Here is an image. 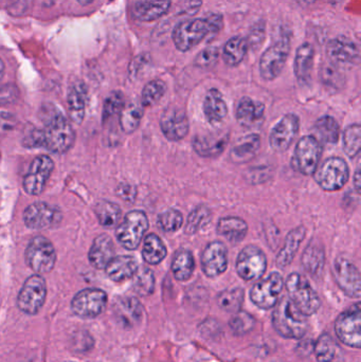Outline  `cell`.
Segmentation results:
<instances>
[{
	"instance_id": "cell-1",
	"label": "cell",
	"mask_w": 361,
	"mask_h": 362,
	"mask_svg": "<svg viewBox=\"0 0 361 362\" xmlns=\"http://www.w3.org/2000/svg\"><path fill=\"white\" fill-rule=\"evenodd\" d=\"M50 112L44 115V129H35L23 138L28 148H45L53 154L61 155L71 150L76 133L68 119L61 112L49 106Z\"/></svg>"
},
{
	"instance_id": "cell-2",
	"label": "cell",
	"mask_w": 361,
	"mask_h": 362,
	"mask_svg": "<svg viewBox=\"0 0 361 362\" xmlns=\"http://www.w3.org/2000/svg\"><path fill=\"white\" fill-rule=\"evenodd\" d=\"M276 331L288 339H300L309 329L307 316L303 315L290 298H282L273 314Z\"/></svg>"
},
{
	"instance_id": "cell-3",
	"label": "cell",
	"mask_w": 361,
	"mask_h": 362,
	"mask_svg": "<svg viewBox=\"0 0 361 362\" xmlns=\"http://www.w3.org/2000/svg\"><path fill=\"white\" fill-rule=\"evenodd\" d=\"M288 298L305 316L317 313L321 305L319 296L307 278L299 272H292L285 283Z\"/></svg>"
},
{
	"instance_id": "cell-4",
	"label": "cell",
	"mask_w": 361,
	"mask_h": 362,
	"mask_svg": "<svg viewBox=\"0 0 361 362\" xmlns=\"http://www.w3.org/2000/svg\"><path fill=\"white\" fill-rule=\"evenodd\" d=\"M148 228L150 221L144 211H129L117 227V240L126 250H136L143 240Z\"/></svg>"
},
{
	"instance_id": "cell-5",
	"label": "cell",
	"mask_w": 361,
	"mask_h": 362,
	"mask_svg": "<svg viewBox=\"0 0 361 362\" xmlns=\"http://www.w3.org/2000/svg\"><path fill=\"white\" fill-rule=\"evenodd\" d=\"M25 262L36 274H49L57 263V251L52 243L38 235L32 238L25 248Z\"/></svg>"
},
{
	"instance_id": "cell-6",
	"label": "cell",
	"mask_w": 361,
	"mask_h": 362,
	"mask_svg": "<svg viewBox=\"0 0 361 362\" xmlns=\"http://www.w3.org/2000/svg\"><path fill=\"white\" fill-rule=\"evenodd\" d=\"M314 175L316 182L324 191H339L350 180V168L345 159L330 157L317 168Z\"/></svg>"
},
{
	"instance_id": "cell-7",
	"label": "cell",
	"mask_w": 361,
	"mask_h": 362,
	"mask_svg": "<svg viewBox=\"0 0 361 362\" xmlns=\"http://www.w3.org/2000/svg\"><path fill=\"white\" fill-rule=\"evenodd\" d=\"M322 156V146L315 136H304L295 148L292 165L297 172L305 176L315 174Z\"/></svg>"
},
{
	"instance_id": "cell-8",
	"label": "cell",
	"mask_w": 361,
	"mask_h": 362,
	"mask_svg": "<svg viewBox=\"0 0 361 362\" xmlns=\"http://www.w3.org/2000/svg\"><path fill=\"white\" fill-rule=\"evenodd\" d=\"M209 34H211V29L208 18L188 19L174 29V45L178 50L187 52L197 46Z\"/></svg>"
},
{
	"instance_id": "cell-9",
	"label": "cell",
	"mask_w": 361,
	"mask_h": 362,
	"mask_svg": "<svg viewBox=\"0 0 361 362\" xmlns=\"http://www.w3.org/2000/svg\"><path fill=\"white\" fill-rule=\"evenodd\" d=\"M290 42L288 37L273 42L263 53L259 64L260 74L265 81H273L282 74L290 55Z\"/></svg>"
},
{
	"instance_id": "cell-10",
	"label": "cell",
	"mask_w": 361,
	"mask_h": 362,
	"mask_svg": "<svg viewBox=\"0 0 361 362\" xmlns=\"http://www.w3.org/2000/svg\"><path fill=\"white\" fill-rule=\"evenodd\" d=\"M46 296V281L40 274H33L23 283L17 297V306L25 314H37L44 306Z\"/></svg>"
},
{
	"instance_id": "cell-11",
	"label": "cell",
	"mask_w": 361,
	"mask_h": 362,
	"mask_svg": "<svg viewBox=\"0 0 361 362\" xmlns=\"http://www.w3.org/2000/svg\"><path fill=\"white\" fill-rule=\"evenodd\" d=\"M237 272L243 280L254 281L262 278L267 269L264 251L256 245H247L237 255Z\"/></svg>"
},
{
	"instance_id": "cell-12",
	"label": "cell",
	"mask_w": 361,
	"mask_h": 362,
	"mask_svg": "<svg viewBox=\"0 0 361 362\" xmlns=\"http://www.w3.org/2000/svg\"><path fill=\"white\" fill-rule=\"evenodd\" d=\"M284 287V279L279 272H271L256 282L250 291V299L258 308L269 310L277 304Z\"/></svg>"
},
{
	"instance_id": "cell-13",
	"label": "cell",
	"mask_w": 361,
	"mask_h": 362,
	"mask_svg": "<svg viewBox=\"0 0 361 362\" xmlns=\"http://www.w3.org/2000/svg\"><path fill=\"white\" fill-rule=\"evenodd\" d=\"M107 300V295L102 289H83L72 299L71 310L81 318H95L105 310Z\"/></svg>"
},
{
	"instance_id": "cell-14",
	"label": "cell",
	"mask_w": 361,
	"mask_h": 362,
	"mask_svg": "<svg viewBox=\"0 0 361 362\" xmlns=\"http://www.w3.org/2000/svg\"><path fill=\"white\" fill-rule=\"evenodd\" d=\"M300 131V119L296 114H288L273 127L269 144L276 153H284L294 144Z\"/></svg>"
},
{
	"instance_id": "cell-15",
	"label": "cell",
	"mask_w": 361,
	"mask_h": 362,
	"mask_svg": "<svg viewBox=\"0 0 361 362\" xmlns=\"http://www.w3.org/2000/svg\"><path fill=\"white\" fill-rule=\"evenodd\" d=\"M360 314V304H355L343 312L335 323L337 337L352 348L358 349L361 346Z\"/></svg>"
},
{
	"instance_id": "cell-16",
	"label": "cell",
	"mask_w": 361,
	"mask_h": 362,
	"mask_svg": "<svg viewBox=\"0 0 361 362\" xmlns=\"http://www.w3.org/2000/svg\"><path fill=\"white\" fill-rule=\"evenodd\" d=\"M54 169V163L49 156L40 155L32 161L29 171L25 174L23 181V189L25 193L32 196H37L42 193L47 181L50 178Z\"/></svg>"
},
{
	"instance_id": "cell-17",
	"label": "cell",
	"mask_w": 361,
	"mask_h": 362,
	"mask_svg": "<svg viewBox=\"0 0 361 362\" xmlns=\"http://www.w3.org/2000/svg\"><path fill=\"white\" fill-rule=\"evenodd\" d=\"M333 274L339 288L348 297L355 298V299L360 297V272L355 264L345 257H337L333 266Z\"/></svg>"
},
{
	"instance_id": "cell-18",
	"label": "cell",
	"mask_w": 361,
	"mask_h": 362,
	"mask_svg": "<svg viewBox=\"0 0 361 362\" xmlns=\"http://www.w3.org/2000/svg\"><path fill=\"white\" fill-rule=\"evenodd\" d=\"M159 125L161 133L172 142L182 141L190 132L188 116L184 110L179 108H165L161 114Z\"/></svg>"
},
{
	"instance_id": "cell-19",
	"label": "cell",
	"mask_w": 361,
	"mask_h": 362,
	"mask_svg": "<svg viewBox=\"0 0 361 362\" xmlns=\"http://www.w3.org/2000/svg\"><path fill=\"white\" fill-rule=\"evenodd\" d=\"M228 249L220 240L209 243L201 255V265L208 278H216L228 268Z\"/></svg>"
},
{
	"instance_id": "cell-20",
	"label": "cell",
	"mask_w": 361,
	"mask_h": 362,
	"mask_svg": "<svg viewBox=\"0 0 361 362\" xmlns=\"http://www.w3.org/2000/svg\"><path fill=\"white\" fill-rule=\"evenodd\" d=\"M229 133L215 132L207 135H197L193 138L192 148L199 156L203 158L218 157L226 150L229 144Z\"/></svg>"
},
{
	"instance_id": "cell-21",
	"label": "cell",
	"mask_w": 361,
	"mask_h": 362,
	"mask_svg": "<svg viewBox=\"0 0 361 362\" xmlns=\"http://www.w3.org/2000/svg\"><path fill=\"white\" fill-rule=\"evenodd\" d=\"M59 212L47 202H38L30 204L23 212V223L32 230H44L52 227Z\"/></svg>"
},
{
	"instance_id": "cell-22",
	"label": "cell",
	"mask_w": 361,
	"mask_h": 362,
	"mask_svg": "<svg viewBox=\"0 0 361 362\" xmlns=\"http://www.w3.org/2000/svg\"><path fill=\"white\" fill-rule=\"evenodd\" d=\"M326 54L335 65H354L360 61L357 45L345 36L330 40L326 45Z\"/></svg>"
},
{
	"instance_id": "cell-23",
	"label": "cell",
	"mask_w": 361,
	"mask_h": 362,
	"mask_svg": "<svg viewBox=\"0 0 361 362\" xmlns=\"http://www.w3.org/2000/svg\"><path fill=\"white\" fill-rule=\"evenodd\" d=\"M265 116L264 103L249 97H243L237 107V121L245 129H254L262 124Z\"/></svg>"
},
{
	"instance_id": "cell-24",
	"label": "cell",
	"mask_w": 361,
	"mask_h": 362,
	"mask_svg": "<svg viewBox=\"0 0 361 362\" xmlns=\"http://www.w3.org/2000/svg\"><path fill=\"white\" fill-rule=\"evenodd\" d=\"M307 228L303 225L298 226L292 231L288 232L285 240H284L283 247L276 257V265L278 267L284 269L292 264L300 249L301 244L307 238Z\"/></svg>"
},
{
	"instance_id": "cell-25",
	"label": "cell",
	"mask_w": 361,
	"mask_h": 362,
	"mask_svg": "<svg viewBox=\"0 0 361 362\" xmlns=\"http://www.w3.org/2000/svg\"><path fill=\"white\" fill-rule=\"evenodd\" d=\"M203 116L209 124L216 127L226 119L228 115V106L218 89L211 88L208 90L203 100Z\"/></svg>"
},
{
	"instance_id": "cell-26",
	"label": "cell",
	"mask_w": 361,
	"mask_h": 362,
	"mask_svg": "<svg viewBox=\"0 0 361 362\" xmlns=\"http://www.w3.org/2000/svg\"><path fill=\"white\" fill-rule=\"evenodd\" d=\"M114 257V244L107 234H100L95 238L88 253L89 263L97 269H105Z\"/></svg>"
},
{
	"instance_id": "cell-27",
	"label": "cell",
	"mask_w": 361,
	"mask_h": 362,
	"mask_svg": "<svg viewBox=\"0 0 361 362\" xmlns=\"http://www.w3.org/2000/svg\"><path fill=\"white\" fill-rule=\"evenodd\" d=\"M315 50L309 42H304L299 47L295 59V76L301 86H307L312 81V71L314 67Z\"/></svg>"
},
{
	"instance_id": "cell-28",
	"label": "cell",
	"mask_w": 361,
	"mask_h": 362,
	"mask_svg": "<svg viewBox=\"0 0 361 362\" xmlns=\"http://www.w3.org/2000/svg\"><path fill=\"white\" fill-rule=\"evenodd\" d=\"M87 87L84 83H74L68 91V112L71 121L76 124H82L85 118V112H86L87 105Z\"/></svg>"
},
{
	"instance_id": "cell-29",
	"label": "cell",
	"mask_w": 361,
	"mask_h": 362,
	"mask_svg": "<svg viewBox=\"0 0 361 362\" xmlns=\"http://www.w3.org/2000/svg\"><path fill=\"white\" fill-rule=\"evenodd\" d=\"M170 8V0H140L134 4L133 16L142 23H150L167 14Z\"/></svg>"
},
{
	"instance_id": "cell-30",
	"label": "cell",
	"mask_w": 361,
	"mask_h": 362,
	"mask_svg": "<svg viewBox=\"0 0 361 362\" xmlns=\"http://www.w3.org/2000/svg\"><path fill=\"white\" fill-rule=\"evenodd\" d=\"M301 263L305 272L312 276L318 278L321 276L326 265V249L320 240H313L307 245L303 252Z\"/></svg>"
},
{
	"instance_id": "cell-31",
	"label": "cell",
	"mask_w": 361,
	"mask_h": 362,
	"mask_svg": "<svg viewBox=\"0 0 361 362\" xmlns=\"http://www.w3.org/2000/svg\"><path fill=\"white\" fill-rule=\"evenodd\" d=\"M261 148V136L252 133L239 138L230 151V159L235 163H249Z\"/></svg>"
},
{
	"instance_id": "cell-32",
	"label": "cell",
	"mask_w": 361,
	"mask_h": 362,
	"mask_svg": "<svg viewBox=\"0 0 361 362\" xmlns=\"http://www.w3.org/2000/svg\"><path fill=\"white\" fill-rule=\"evenodd\" d=\"M138 262L131 255L114 257L105 267L108 278L114 282H123L135 276L138 270Z\"/></svg>"
},
{
	"instance_id": "cell-33",
	"label": "cell",
	"mask_w": 361,
	"mask_h": 362,
	"mask_svg": "<svg viewBox=\"0 0 361 362\" xmlns=\"http://www.w3.org/2000/svg\"><path fill=\"white\" fill-rule=\"evenodd\" d=\"M216 232L231 244H239L248 233V225L237 216H225L218 221Z\"/></svg>"
},
{
	"instance_id": "cell-34",
	"label": "cell",
	"mask_w": 361,
	"mask_h": 362,
	"mask_svg": "<svg viewBox=\"0 0 361 362\" xmlns=\"http://www.w3.org/2000/svg\"><path fill=\"white\" fill-rule=\"evenodd\" d=\"M141 304L136 298H122L114 305V315L121 325L131 327L137 325L142 317Z\"/></svg>"
},
{
	"instance_id": "cell-35",
	"label": "cell",
	"mask_w": 361,
	"mask_h": 362,
	"mask_svg": "<svg viewBox=\"0 0 361 362\" xmlns=\"http://www.w3.org/2000/svg\"><path fill=\"white\" fill-rule=\"evenodd\" d=\"M174 278L177 281H188L195 270V259L189 249L179 248L174 255L171 266Z\"/></svg>"
},
{
	"instance_id": "cell-36",
	"label": "cell",
	"mask_w": 361,
	"mask_h": 362,
	"mask_svg": "<svg viewBox=\"0 0 361 362\" xmlns=\"http://www.w3.org/2000/svg\"><path fill=\"white\" fill-rule=\"evenodd\" d=\"M167 249L163 240L157 234L146 236L142 247V257L148 265H158L167 257Z\"/></svg>"
},
{
	"instance_id": "cell-37",
	"label": "cell",
	"mask_w": 361,
	"mask_h": 362,
	"mask_svg": "<svg viewBox=\"0 0 361 362\" xmlns=\"http://www.w3.org/2000/svg\"><path fill=\"white\" fill-rule=\"evenodd\" d=\"M248 49H249V46H248L246 38L242 37V36H233L225 45L224 50H223V59L226 65L235 67L245 59Z\"/></svg>"
},
{
	"instance_id": "cell-38",
	"label": "cell",
	"mask_w": 361,
	"mask_h": 362,
	"mask_svg": "<svg viewBox=\"0 0 361 362\" xmlns=\"http://www.w3.org/2000/svg\"><path fill=\"white\" fill-rule=\"evenodd\" d=\"M95 214L97 215L100 225L104 228L116 227L122 217V210L118 204L110 200H100L95 206Z\"/></svg>"
},
{
	"instance_id": "cell-39",
	"label": "cell",
	"mask_w": 361,
	"mask_h": 362,
	"mask_svg": "<svg viewBox=\"0 0 361 362\" xmlns=\"http://www.w3.org/2000/svg\"><path fill=\"white\" fill-rule=\"evenodd\" d=\"M318 362H343V351L330 335H322L315 346Z\"/></svg>"
},
{
	"instance_id": "cell-40",
	"label": "cell",
	"mask_w": 361,
	"mask_h": 362,
	"mask_svg": "<svg viewBox=\"0 0 361 362\" xmlns=\"http://www.w3.org/2000/svg\"><path fill=\"white\" fill-rule=\"evenodd\" d=\"M212 211L206 204H199L196 208L193 209L187 219L184 233L187 235H194L203 229L208 223H211Z\"/></svg>"
},
{
	"instance_id": "cell-41",
	"label": "cell",
	"mask_w": 361,
	"mask_h": 362,
	"mask_svg": "<svg viewBox=\"0 0 361 362\" xmlns=\"http://www.w3.org/2000/svg\"><path fill=\"white\" fill-rule=\"evenodd\" d=\"M315 132L324 144H336L341 136V127L334 117L326 115L316 121Z\"/></svg>"
},
{
	"instance_id": "cell-42",
	"label": "cell",
	"mask_w": 361,
	"mask_h": 362,
	"mask_svg": "<svg viewBox=\"0 0 361 362\" xmlns=\"http://www.w3.org/2000/svg\"><path fill=\"white\" fill-rule=\"evenodd\" d=\"M142 118H143V110L141 106L131 103L125 105L120 114L121 129L125 134H133L140 127Z\"/></svg>"
},
{
	"instance_id": "cell-43",
	"label": "cell",
	"mask_w": 361,
	"mask_h": 362,
	"mask_svg": "<svg viewBox=\"0 0 361 362\" xmlns=\"http://www.w3.org/2000/svg\"><path fill=\"white\" fill-rule=\"evenodd\" d=\"M343 152L349 158H355L360 155L361 148V127L360 123H353L345 127L343 135Z\"/></svg>"
},
{
	"instance_id": "cell-44",
	"label": "cell",
	"mask_w": 361,
	"mask_h": 362,
	"mask_svg": "<svg viewBox=\"0 0 361 362\" xmlns=\"http://www.w3.org/2000/svg\"><path fill=\"white\" fill-rule=\"evenodd\" d=\"M165 93H167V85L162 80L156 78L150 81L143 87L141 93L142 107H152L162 99Z\"/></svg>"
},
{
	"instance_id": "cell-45",
	"label": "cell",
	"mask_w": 361,
	"mask_h": 362,
	"mask_svg": "<svg viewBox=\"0 0 361 362\" xmlns=\"http://www.w3.org/2000/svg\"><path fill=\"white\" fill-rule=\"evenodd\" d=\"M157 223L162 231L173 233L184 226V215L177 209L170 208L158 215Z\"/></svg>"
},
{
	"instance_id": "cell-46",
	"label": "cell",
	"mask_w": 361,
	"mask_h": 362,
	"mask_svg": "<svg viewBox=\"0 0 361 362\" xmlns=\"http://www.w3.org/2000/svg\"><path fill=\"white\" fill-rule=\"evenodd\" d=\"M243 301L244 291L242 288L226 289L218 296V305L229 313L239 312Z\"/></svg>"
},
{
	"instance_id": "cell-47",
	"label": "cell",
	"mask_w": 361,
	"mask_h": 362,
	"mask_svg": "<svg viewBox=\"0 0 361 362\" xmlns=\"http://www.w3.org/2000/svg\"><path fill=\"white\" fill-rule=\"evenodd\" d=\"M133 278V287L138 295L143 297L152 295L155 289V276L150 268L143 267L141 269L138 268Z\"/></svg>"
},
{
	"instance_id": "cell-48",
	"label": "cell",
	"mask_w": 361,
	"mask_h": 362,
	"mask_svg": "<svg viewBox=\"0 0 361 362\" xmlns=\"http://www.w3.org/2000/svg\"><path fill=\"white\" fill-rule=\"evenodd\" d=\"M124 107V95L121 91H112L104 100L102 120H103V122H107L110 119L120 115Z\"/></svg>"
},
{
	"instance_id": "cell-49",
	"label": "cell",
	"mask_w": 361,
	"mask_h": 362,
	"mask_svg": "<svg viewBox=\"0 0 361 362\" xmlns=\"http://www.w3.org/2000/svg\"><path fill=\"white\" fill-rule=\"evenodd\" d=\"M256 320L251 315L245 312H237L230 321V327L233 334L237 336H243L254 329Z\"/></svg>"
},
{
	"instance_id": "cell-50",
	"label": "cell",
	"mask_w": 361,
	"mask_h": 362,
	"mask_svg": "<svg viewBox=\"0 0 361 362\" xmlns=\"http://www.w3.org/2000/svg\"><path fill=\"white\" fill-rule=\"evenodd\" d=\"M218 61V49L215 47H208L197 54L194 59V65L201 69H210L214 67Z\"/></svg>"
},
{
	"instance_id": "cell-51",
	"label": "cell",
	"mask_w": 361,
	"mask_h": 362,
	"mask_svg": "<svg viewBox=\"0 0 361 362\" xmlns=\"http://www.w3.org/2000/svg\"><path fill=\"white\" fill-rule=\"evenodd\" d=\"M265 36V27L264 25H260L256 23L254 28H252L251 32H250L249 37H248L247 42L248 46H261L263 42Z\"/></svg>"
},
{
	"instance_id": "cell-52",
	"label": "cell",
	"mask_w": 361,
	"mask_h": 362,
	"mask_svg": "<svg viewBox=\"0 0 361 362\" xmlns=\"http://www.w3.org/2000/svg\"><path fill=\"white\" fill-rule=\"evenodd\" d=\"M117 195L120 196L125 202H133L137 196V189L129 183H121L117 187Z\"/></svg>"
},
{
	"instance_id": "cell-53",
	"label": "cell",
	"mask_w": 361,
	"mask_h": 362,
	"mask_svg": "<svg viewBox=\"0 0 361 362\" xmlns=\"http://www.w3.org/2000/svg\"><path fill=\"white\" fill-rule=\"evenodd\" d=\"M354 187H355V191L357 192V194L360 193V182H361V178H360V165H358L357 169H356L355 173H354Z\"/></svg>"
},
{
	"instance_id": "cell-54",
	"label": "cell",
	"mask_w": 361,
	"mask_h": 362,
	"mask_svg": "<svg viewBox=\"0 0 361 362\" xmlns=\"http://www.w3.org/2000/svg\"><path fill=\"white\" fill-rule=\"evenodd\" d=\"M95 0H78V4L82 6H88V4H93Z\"/></svg>"
},
{
	"instance_id": "cell-55",
	"label": "cell",
	"mask_w": 361,
	"mask_h": 362,
	"mask_svg": "<svg viewBox=\"0 0 361 362\" xmlns=\"http://www.w3.org/2000/svg\"><path fill=\"white\" fill-rule=\"evenodd\" d=\"M4 64L2 62V59H0V80H1L2 76H4Z\"/></svg>"
},
{
	"instance_id": "cell-56",
	"label": "cell",
	"mask_w": 361,
	"mask_h": 362,
	"mask_svg": "<svg viewBox=\"0 0 361 362\" xmlns=\"http://www.w3.org/2000/svg\"><path fill=\"white\" fill-rule=\"evenodd\" d=\"M318 1V0H299V2H300L301 4H314V2Z\"/></svg>"
},
{
	"instance_id": "cell-57",
	"label": "cell",
	"mask_w": 361,
	"mask_h": 362,
	"mask_svg": "<svg viewBox=\"0 0 361 362\" xmlns=\"http://www.w3.org/2000/svg\"><path fill=\"white\" fill-rule=\"evenodd\" d=\"M18 1H27V0H18Z\"/></svg>"
}]
</instances>
